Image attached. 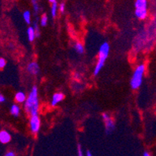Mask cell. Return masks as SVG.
Here are the masks:
<instances>
[{
  "label": "cell",
  "instance_id": "obj_5",
  "mask_svg": "<svg viewBox=\"0 0 156 156\" xmlns=\"http://www.w3.org/2000/svg\"><path fill=\"white\" fill-rule=\"evenodd\" d=\"M102 117H103V122H104L105 124V131H106L107 134H110L115 128V124L113 120L110 117V115L108 114L107 113H103Z\"/></svg>",
  "mask_w": 156,
  "mask_h": 156
},
{
  "label": "cell",
  "instance_id": "obj_15",
  "mask_svg": "<svg viewBox=\"0 0 156 156\" xmlns=\"http://www.w3.org/2000/svg\"><path fill=\"white\" fill-rule=\"evenodd\" d=\"M74 49L76 50V51L77 52L78 54H83L85 51L84 47L81 43H76L75 45H74Z\"/></svg>",
  "mask_w": 156,
  "mask_h": 156
},
{
  "label": "cell",
  "instance_id": "obj_6",
  "mask_svg": "<svg viewBox=\"0 0 156 156\" xmlns=\"http://www.w3.org/2000/svg\"><path fill=\"white\" fill-rule=\"evenodd\" d=\"M30 128L33 134H37L41 128V120L38 115L36 116H30Z\"/></svg>",
  "mask_w": 156,
  "mask_h": 156
},
{
  "label": "cell",
  "instance_id": "obj_3",
  "mask_svg": "<svg viewBox=\"0 0 156 156\" xmlns=\"http://www.w3.org/2000/svg\"><path fill=\"white\" fill-rule=\"evenodd\" d=\"M144 72H145V66L143 64L139 65L136 68L134 73H133L131 79H130V87H131V89L136 90V89L140 88V86L142 84Z\"/></svg>",
  "mask_w": 156,
  "mask_h": 156
},
{
  "label": "cell",
  "instance_id": "obj_18",
  "mask_svg": "<svg viewBox=\"0 0 156 156\" xmlns=\"http://www.w3.org/2000/svg\"><path fill=\"white\" fill-rule=\"evenodd\" d=\"M34 27L35 31H36L37 37H38L40 36V34H41V32H40L39 26H38V24H37V21H35L34 23Z\"/></svg>",
  "mask_w": 156,
  "mask_h": 156
},
{
  "label": "cell",
  "instance_id": "obj_23",
  "mask_svg": "<svg viewBox=\"0 0 156 156\" xmlns=\"http://www.w3.org/2000/svg\"><path fill=\"white\" fill-rule=\"evenodd\" d=\"M5 101V96H3V95H0V103H4V102Z\"/></svg>",
  "mask_w": 156,
  "mask_h": 156
},
{
  "label": "cell",
  "instance_id": "obj_14",
  "mask_svg": "<svg viewBox=\"0 0 156 156\" xmlns=\"http://www.w3.org/2000/svg\"><path fill=\"white\" fill-rule=\"evenodd\" d=\"M23 18L24 21L27 24H30L31 23V12L29 10H25L23 13Z\"/></svg>",
  "mask_w": 156,
  "mask_h": 156
},
{
  "label": "cell",
  "instance_id": "obj_26",
  "mask_svg": "<svg viewBox=\"0 0 156 156\" xmlns=\"http://www.w3.org/2000/svg\"><path fill=\"white\" fill-rule=\"evenodd\" d=\"M48 2H51V3H53V2H57V0H48Z\"/></svg>",
  "mask_w": 156,
  "mask_h": 156
},
{
  "label": "cell",
  "instance_id": "obj_12",
  "mask_svg": "<svg viewBox=\"0 0 156 156\" xmlns=\"http://www.w3.org/2000/svg\"><path fill=\"white\" fill-rule=\"evenodd\" d=\"M10 113L14 117H18L20 114V107L17 104H12L10 106Z\"/></svg>",
  "mask_w": 156,
  "mask_h": 156
},
{
  "label": "cell",
  "instance_id": "obj_16",
  "mask_svg": "<svg viewBox=\"0 0 156 156\" xmlns=\"http://www.w3.org/2000/svg\"><path fill=\"white\" fill-rule=\"evenodd\" d=\"M31 3H32L33 8H34V10L36 14H37L40 11V5L39 2H38V0H30Z\"/></svg>",
  "mask_w": 156,
  "mask_h": 156
},
{
  "label": "cell",
  "instance_id": "obj_19",
  "mask_svg": "<svg viewBox=\"0 0 156 156\" xmlns=\"http://www.w3.org/2000/svg\"><path fill=\"white\" fill-rule=\"evenodd\" d=\"M77 151H78V155H79V156H83V147H82L81 144H78V146H77Z\"/></svg>",
  "mask_w": 156,
  "mask_h": 156
},
{
  "label": "cell",
  "instance_id": "obj_25",
  "mask_svg": "<svg viewBox=\"0 0 156 156\" xmlns=\"http://www.w3.org/2000/svg\"><path fill=\"white\" fill-rule=\"evenodd\" d=\"M86 155H87V156H92V153H90V151H87V152H86Z\"/></svg>",
  "mask_w": 156,
  "mask_h": 156
},
{
  "label": "cell",
  "instance_id": "obj_17",
  "mask_svg": "<svg viewBox=\"0 0 156 156\" xmlns=\"http://www.w3.org/2000/svg\"><path fill=\"white\" fill-rule=\"evenodd\" d=\"M48 16L46 14H43L41 17V20H40V23H41V27H46L47 24H48Z\"/></svg>",
  "mask_w": 156,
  "mask_h": 156
},
{
  "label": "cell",
  "instance_id": "obj_21",
  "mask_svg": "<svg viewBox=\"0 0 156 156\" xmlns=\"http://www.w3.org/2000/svg\"><path fill=\"white\" fill-rule=\"evenodd\" d=\"M5 65H6L5 60L4 58H0V68H1V69H3L5 66Z\"/></svg>",
  "mask_w": 156,
  "mask_h": 156
},
{
  "label": "cell",
  "instance_id": "obj_13",
  "mask_svg": "<svg viewBox=\"0 0 156 156\" xmlns=\"http://www.w3.org/2000/svg\"><path fill=\"white\" fill-rule=\"evenodd\" d=\"M58 5L57 3V2H53L51 3V16L53 18L56 17L57 13H58Z\"/></svg>",
  "mask_w": 156,
  "mask_h": 156
},
{
  "label": "cell",
  "instance_id": "obj_9",
  "mask_svg": "<svg viewBox=\"0 0 156 156\" xmlns=\"http://www.w3.org/2000/svg\"><path fill=\"white\" fill-rule=\"evenodd\" d=\"M11 135L7 130H2L0 132V142L2 144H7L10 142Z\"/></svg>",
  "mask_w": 156,
  "mask_h": 156
},
{
  "label": "cell",
  "instance_id": "obj_27",
  "mask_svg": "<svg viewBox=\"0 0 156 156\" xmlns=\"http://www.w3.org/2000/svg\"><path fill=\"white\" fill-rule=\"evenodd\" d=\"M153 1H154V4H155V5H156V0H153Z\"/></svg>",
  "mask_w": 156,
  "mask_h": 156
},
{
  "label": "cell",
  "instance_id": "obj_1",
  "mask_svg": "<svg viewBox=\"0 0 156 156\" xmlns=\"http://www.w3.org/2000/svg\"><path fill=\"white\" fill-rule=\"evenodd\" d=\"M25 111L30 116H36L39 113V98L38 90L36 86H33L28 95L27 100L24 103Z\"/></svg>",
  "mask_w": 156,
  "mask_h": 156
},
{
  "label": "cell",
  "instance_id": "obj_8",
  "mask_svg": "<svg viewBox=\"0 0 156 156\" xmlns=\"http://www.w3.org/2000/svg\"><path fill=\"white\" fill-rule=\"evenodd\" d=\"M65 98V95L62 93H56L53 95L51 102V105L52 106H56L60 102H62Z\"/></svg>",
  "mask_w": 156,
  "mask_h": 156
},
{
  "label": "cell",
  "instance_id": "obj_4",
  "mask_svg": "<svg viewBox=\"0 0 156 156\" xmlns=\"http://www.w3.org/2000/svg\"><path fill=\"white\" fill-rule=\"evenodd\" d=\"M134 14L137 19L143 20L147 18L148 13V1L147 0H135L134 2Z\"/></svg>",
  "mask_w": 156,
  "mask_h": 156
},
{
  "label": "cell",
  "instance_id": "obj_10",
  "mask_svg": "<svg viewBox=\"0 0 156 156\" xmlns=\"http://www.w3.org/2000/svg\"><path fill=\"white\" fill-rule=\"evenodd\" d=\"M27 96H26V94L23 93V92H18L15 95V100L16 103H25V101L27 100Z\"/></svg>",
  "mask_w": 156,
  "mask_h": 156
},
{
  "label": "cell",
  "instance_id": "obj_22",
  "mask_svg": "<svg viewBox=\"0 0 156 156\" xmlns=\"http://www.w3.org/2000/svg\"><path fill=\"white\" fill-rule=\"evenodd\" d=\"M5 156H15L16 155V153L14 152V151H8V152H7V153H5Z\"/></svg>",
  "mask_w": 156,
  "mask_h": 156
},
{
  "label": "cell",
  "instance_id": "obj_20",
  "mask_svg": "<svg viewBox=\"0 0 156 156\" xmlns=\"http://www.w3.org/2000/svg\"><path fill=\"white\" fill-rule=\"evenodd\" d=\"M58 9L59 11H60L62 13H63L64 12H65V4L64 3V2H62V3L60 4V5H58Z\"/></svg>",
  "mask_w": 156,
  "mask_h": 156
},
{
  "label": "cell",
  "instance_id": "obj_11",
  "mask_svg": "<svg viewBox=\"0 0 156 156\" xmlns=\"http://www.w3.org/2000/svg\"><path fill=\"white\" fill-rule=\"evenodd\" d=\"M27 37L30 42H33L37 37L36 31H35L34 27H29L27 29Z\"/></svg>",
  "mask_w": 156,
  "mask_h": 156
},
{
  "label": "cell",
  "instance_id": "obj_7",
  "mask_svg": "<svg viewBox=\"0 0 156 156\" xmlns=\"http://www.w3.org/2000/svg\"><path fill=\"white\" fill-rule=\"evenodd\" d=\"M27 72L32 76H36L39 73L40 67L38 64L36 62H32L28 64L27 65Z\"/></svg>",
  "mask_w": 156,
  "mask_h": 156
},
{
  "label": "cell",
  "instance_id": "obj_24",
  "mask_svg": "<svg viewBox=\"0 0 156 156\" xmlns=\"http://www.w3.org/2000/svg\"><path fill=\"white\" fill-rule=\"evenodd\" d=\"M143 155H144V156H149L150 154H149V153H148V151H144V153H143Z\"/></svg>",
  "mask_w": 156,
  "mask_h": 156
},
{
  "label": "cell",
  "instance_id": "obj_2",
  "mask_svg": "<svg viewBox=\"0 0 156 156\" xmlns=\"http://www.w3.org/2000/svg\"><path fill=\"white\" fill-rule=\"evenodd\" d=\"M109 53H110V44L107 42H104L103 44H102L100 48V50H99V57H98L97 63H96L94 72H93V75L95 76H98V74L100 73L101 69L104 66L105 62L108 58Z\"/></svg>",
  "mask_w": 156,
  "mask_h": 156
}]
</instances>
